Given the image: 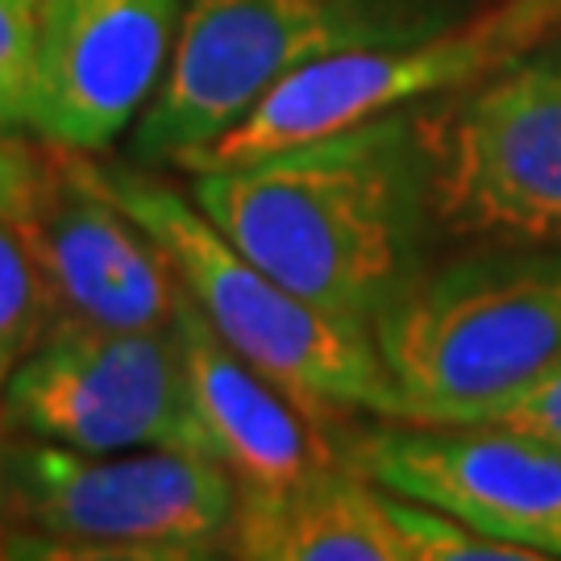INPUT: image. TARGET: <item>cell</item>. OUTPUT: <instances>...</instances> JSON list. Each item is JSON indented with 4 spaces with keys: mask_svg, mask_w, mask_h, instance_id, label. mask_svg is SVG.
<instances>
[{
    "mask_svg": "<svg viewBox=\"0 0 561 561\" xmlns=\"http://www.w3.org/2000/svg\"><path fill=\"white\" fill-rule=\"evenodd\" d=\"M46 279L18 217H0V391L46 324Z\"/></svg>",
    "mask_w": 561,
    "mask_h": 561,
    "instance_id": "14",
    "label": "cell"
},
{
    "mask_svg": "<svg viewBox=\"0 0 561 561\" xmlns=\"http://www.w3.org/2000/svg\"><path fill=\"white\" fill-rule=\"evenodd\" d=\"M482 424H503V428L533 433V437L561 445V362L553 370H545L541 379L520 387L512 400H503Z\"/></svg>",
    "mask_w": 561,
    "mask_h": 561,
    "instance_id": "17",
    "label": "cell"
},
{
    "mask_svg": "<svg viewBox=\"0 0 561 561\" xmlns=\"http://www.w3.org/2000/svg\"><path fill=\"white\" fill-rule=\"evenodd\" d=\"M187 0H38L30 129L104 150L138 125L175 55Z\"/></svg>",
    "mask_w": 561,
    "mask_h": 561,
    "instance_id": "10",
    "label": "cell"
},
{
    "mask_svg": "<svg viewBox=\"0 0 561 561\" xmlns=\"http://www.w3.org/2000/svg\"><path fill=\"white\" fill-rule=\"evenodd\" d=\"M50 300L101 329L146 333L180 317V275L101 183L76 167L21 217Z\"/></svg>",
    "mask_w": 561,
    "mask_h": 561,
    "instance_id": "11",
    "label": "cell"
},
{
    "mask_svg": "<svg viewBox=\"0 0 561 561\" xmlns=\"http://www.w3.org/2000/svg\"><path fill=\"white\" fill-rule=\"evenodd\" d=\"M38 0H0V138L30 129Z\"/></svg>",
    "mask_w": 561,
    "mask_h": 561,
    "instance_id": "16",
    "label": "cell"
},
{
    "mask_svg": "<svg viewBox=\"0 0 561 561\" xmlns=\"http://www.w3.org/2000/svg\"><path fill=\"white\" fill-rule=\"evenodd\" d=\"M175 333L204 454L221 461L238 495L287 491L345 458V449L324 442L317 416H308L283 387L259 375L213 333L183 283Z\"/></svg>",
    "mask_w": 561,
    "mask_h": 561,
    "instance_id": "12",
    "label": "cell"
},
{
    "mask_svg": "<svg viewBox=\"0 0 561 561\" xmlns=\"http://www.w3.org/2000/svg\"><path fill=\"white\" fill-rule=\"evenodd\" d=\"M187 175L245 259L333 317L375 329L424 271L437 208L421 104Z\"/></svg>",
    "mask_w": 561,
    "mask_h": 561,
    "instance_id": "1",
    "label": "cell"
},
{
    "mask_svg": "<svg viewBox=\"0 0 561 561\" xmlns=\"http://www.w3.org/2000/svg\"><path fill=\"white\" fill-rule=\"evenodd\" d=\"M229 558L245 561H408L391 491L350 458L271 495H238Z\"/></svg>",
    "mask_w": 561,
    "mask_h": 561,
    "instance_id": "13",
    "label": "cell"
},
{
    "mask_svg": "<svg viewBox=\"0 0 561 561\" xmlns=\"http://www.w3.org/2000/svg\"><path fill=\"white\" fill-rule=\"evenodd\" d=\"M403 424H482L561 362V245L503 241L424 266L375 317Z\"/></svg>",
    "mask_w": 561,
    "mask_h": 561,
    "instance_id": "2",
    "label": "cell"
},
{
    "mask_svg": "<svg viewBox=\"0 0 561 561\" xmlns=\"http://www.w3.org/2000/svg\"><path fill=\"white\" fill-rule=\"evenodd\" d=\"M38 201V175L18 150L0 146V217H25Z\"/></svg>",
    "mask_w": 561,
    "mask_h": 561,
    "instance_id": "18",
    "label": "cell"
},
{
    "mask_svg": "<svg viewBox=\"0 0 561 561\" xmlns=\"http://www.w3.org/2000/svg\"><path fill=\"white\" fill-rule=\"evenodd\" d=\"M88 175L159 241L213 333L308 416L370 412L400 421V391L382 366L370 324L333 317L287 291L175 187L129 171L88 167Z\"/></svg>",
    "mask_w": 561,
    "mask_h": 561,
    "instance_id": "4",
    "label": "cell"
},
{
    "mask_svg": "<svg viewBox=\"0 0 561 561\" xmlns=\"http://www.w3.org/2000/svg\"><path fill=\"white\" fill-rule=\"evenodd\" d=\"M421 113L437 225L561 245V34Z\"/></svg>",
    "mask_w": 561,
    "mask_h": 561,
    "instance_id": "7",
    "label": "cell"
},
{
    "mask_svg": "<svg viewBox=\"0 0 561 561\" xmlns=\"http://www.w3.org/2000/svg\"><path fill=\"white\" fill-rule=\"evenodd\" d=\"M0 421H4V403H0Z\"/></svg>",
    "mask_w": 561,
    "mask_h": 561,
    "instance_id": "19",
    "label": "cell"
},
{
    "mask_svg": "<svg viewBox=\"0 0 561 561\" xmlns=\"http://www.w3.org/2000/svg\"><path fill=\"white\" fill-rule=\"evenodd\" d=\"M0 403L4 421L34 442L83 454H204L175 324L121 333L59 312L9 375Z\"/></svg>",
    "mask_w": 561,
    "mask_h": 561,
    "instance_id": "8",
    "label": "cell"
},
{
    "mask_svg": "<svg viewBox=\"0 0 561 561\" xmlns=\"http://www.w3.org/2000/svg\"><path fill=\"white\" fill-rule=\"evenodd\" d=\"M366 479L486 537L561 558V445L503 424H403L345 445Z\"/></svg>",
    "mask_w": 561,
    "mask_h": 561,
    "instance_id": "9",
    "label": "cell"
},
{
    "mask_svg": "<svg viewBox=\"0 0 561 561\" xmlns=\"http://www.w3.org/2000/svg\"><path fill=\"white\" fill-rule=\"evenodd\" d=\"M558 34L561 0H491L416 42L308 62L275 83L196 167L254 159L391 108L454 96Z\"/></svg>",
    "mask_w": 561,
    "mask_h": 561,
    "instance_id": "6",
    "label": "cell"
},
{
    "mask_svg": "<svg viewBox=\"0 0 561 561\" xmlns=\"http://www.w3.org/2000/svg\"><path fill=\"white\" fill-rule=\"evenodd\" d=\"M391 512L408 545V561H533L537 553L524 545H507L486 537L479 528L461 524L449 512H437L428 503L403 500L391 491Z\"/></svg>",
    "mask_w": 561,
    "mask_h": 561,
    "instance_id": "15",
    "label": "cell"
},
{
    "mask_svg": "<svg viewBox=\"0 0 561 561\" xmlns=\"http://www.w3.org/2000/svg\"><path fill=\"white\" fill-rule=\"evenodd\" d=\"M474 0H187L175 55L134 125L150 167H196L308 62L437 34Z\"/></svg>",
    "mask_w": 561,
    "mask_h": 561,
    "instance_id": "3",
    "label": "cell"
},
{
    "mask_svg": "<svg viewBox=\"0 0 561 561\" xmlns=\"http://www.w3.org/2000/svg\"><path fill=\"white\" fill-rule=\"evenodd\" d=\"M4 486L30 533L9 537V558L196 561L229 553L238 486L221 461L196 449L83 454L21 445Z\"/></svg>",
    "mask_w": 561,
    "mask_h": 561,
    "instance_id": "5",
    "label": "cell"
}]
</instances>
